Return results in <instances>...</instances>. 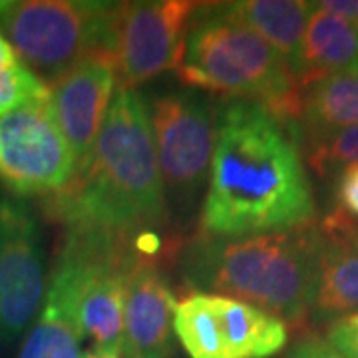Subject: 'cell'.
Masks as SVG:
<instances>
[{
  "label": "cell",
  "instance_id": "ac0fdd59",
  "mask_svg": "<svg viewBox=\"0 0 358 358\" xmlns=\"http://www.w3.org/2000/svg\"><path fill=\"white\" fill-rule=\"evenodd\" d=\"M308 166L319 176L338 171L346 166L358 164V128H346L319 136L296 138Z\"/></svg>",
  "mask_w": 358,
  "mask_h": 358
},
{
  "label": "cell",
  "instance_id": "7a4b0ae2",
  "mask_svg": "<svg viewBox=\"0 0 358 358\" xmlns=\"http://www.w3.org/2000/svg\"><path fill=\"white\" fill-rule=\"evenodd\" d=\"M46 213L64 231L100 233L136 243L169 221L154 134L143 98L117 88L88 164L70 185L46 197Z\"/></svg>",
  "mask_w": 358,
  "mask_h": 358
},
{
  "label": "cell",
  "instance_id": "9a60e30c",
  "mask_svg": "<svg viewBox=\"0 0 358 358\" xmlns=\"http://www.w3.org/2000/svg\"><path fill=\"white\" fill-rule=\"evenodd\" d=\"M221 13L255 32L293 68L305 36L313 2L303 0H241L219 2Z\"/></svg>",
  "mask_w": 358,
  "mask_h": 358
},
{
  "label": "cell",
  "instance_id": "5b68a950",
  "mask_svg": "<svg viewBox=\"0 0 358 358\" xmlns=\"http://www.w3.org/2000/svg\"><path fill=\"white\" fill-rule=\"evenodd\" d=\"M122 2L22 0L0 14V34L50 86L96 56H112Z\"/></svg>",
  "mask_w": 358,
  "mask_h": 358
},
{
  "label": "cell",
  "instance_id": "ba28073f",
  "mask_svg": "<svg viewBox=\"0 0 358 358\" xmlns=\"http://www.w3.org/2000/svg\"><path fill=\"white\" fill-rule=\"evenodd\" d=\"M76 157L60 131L50 98L0 117V183L16 197H50L70 185Z\"/></svg>",
  "mask_w": 358,
  "mask_h": 358
},
{
  "label": "cell",
  "instance_id": "52a82bcc",
  "mask_svg": "<svg viewBox=\"0 0 358 358\" xmlns=\"http://www.w3.org/2000/svg\"><path fill=\"white\" fill-rule=\"evenodd\" d=\"M173 333L189 358H268L287 346L281 319L225 294L189 293L173 310Z\"/></svg>",
  "mask_w": 358,
  "mask_h": 358
},
{
  "label": "cell",
  "instance_id": "cb8c5ba5",
  "mask_svg": "<svg viewBox=\"0 0 358 358\" xmlns=\"http://www.w3.org/2000/svg\"><path fill=\"white\" fill-rule=\"evenodd\" d=\"M16 64H20L18 54L14 52L10 42L0 34V70H8V68H13Z\"/></svg>",
  "mask_w": 358,
  "mask_h": 358
},
{
  "label": "cell",
  "instance_id": "7c38bea8",
  "mask_svg": "<svg viewBox=\"0 0 358 358\" xmlns=\"http://www.w3.org/2000/svg\"><path fill=\"white\" fill-rule=\"evenodd\" d=\"M319 233L308 320L327 324L358 313V221L334 209L319 223Z\"/></svg>",
  "mask_w": 358,
  "mask_h": 358
},
{
  "label": "cell",
  "instance_id": "2e32d148",
  "mask_svg": "<svg viewBox=\"0 0 358 358\" xmlns=\"http://www.w3.org/2000/svg\"><path fill=\"white\" fill-rule=\"evenodd\" d=\"M358 128V72L331 74L303 88V112L294 136Z\"/></svg>",
  "mask_w": 358,
  "mask_h": 358
},
{
  "label": "cell",
  "instance_id": "603a6c76",
  "mask_svg": "<svg viewBox=\"0 0 358 358\" xmlns=\"http://www.w3.org/2000/svg\"><path fill=\"white\" fill-rule=\"evenodd\" d=\"M319 6L358 28V0H324Z\"/></svg>",
  "mask_w": 358,
  "mask_h": 358
},
{
  "label": "cell",
  "instance_id": "5bb4252c",
  "mask_svg": "<svg viewBox=\"0 0 358 358\" xmlns=\"http://www.w3.org/2000/svg\"><path fill=\"white\" fill-rule=\"evenodd\" d=\"M358 64V28L313 2L305 36L293 64L301 88L320 78L355 70Z\"/></svg>",
  "mask_w": 358,
  "mask_h": 358
},
{
  "label": "cell",
  "instance_id": "8992f818",
  "mask_svg": "<svg viewBox=\"0 0 358 358\" xmlns=\"http://www.w3.org/2000/svg\"><path fill=\"white\" fill-rule=\"evenodd\" d=\"M148 114L166 199L187 211L209 179L217 108L195 92H166Z\"/></svg>",
  "mask_w": 358,
  "mask_h": 358
},
{
  "label": "cell",
  "instance_id": "277c9868",
  "mask_svg": "<svg viewBox=\"0 0 358 358\" xmlns=\"http://www.w3.org/2000/svg\"><path fill=\"white\" fill-rule=\"evenodd\" d=\"M176 72L185 86L259 103L296 131L303 88L293 68L261 36L221 13L219 2L195 13Z\"/></svg>",
  "mask_w": 358,
  "mask_h": 358
},
{
  "label": "cell",
  "instance_id": "6da1fadb",
  "mask_svg": "<svg viewBox=\"0 0 358 358\" xmlns=\"http://www.w3.org/2000/svg\"><path fill=\"white\" fill-rule=\"evenodd\" d=\"M317 207L294 129L263 106H217L201 235L251 237L313 225Z\"/></svg>",
  "mask_w": 358,
  "mask_h": 358
},
{
  "label": "cell",
  "instance_id": "ffe728a7",
  "mask_svg": "<svg viewBox=\"0 0 358 358\" xmlns=\"http://www.w3.org/2000/svg\"><path fill=\"white\" fill-rule=\"evenodd\" d=\"M322 341L338 357L358 358V313H348L327 322Z\"/></svg>",
  "mask_w": 358,
  "mask_h": 358
},
{
  "label": "cell",
  "instance_id": "9c48e42d",
  "mask_svg": "<svg viewBox=\"0 0 358 358\" xmlns=\"http://www.w3.org/2000/svg\"><path fill=\"white\" fill-rule=\"evenodd\" d=\"M199 2H122L115 20L114 60L120 88L136 90L167 70H178Z\"/></svg>",
  "mask_w": 358,
  "mask_h": 358
},
{
  "label": "cell",
  "instance_id": "d6986e66",
  "mask_svg": "<svg viewBox=\"0 0 358 358\" xmlns=\"http://www.w3.org/2000/svg\"><path fill=\"white\" fill-rule=\"evenodd\" d=\"M48 98L50 86L22 62L0 70V117Z\"/></svg>",
  "mask_w": 358,
  "mask_h": 358
},
{
  "label": "cell",
  "instance_id": "3957f363",
  "mask_svg": "<svg viewBox=\"0 0 358 358\" xmlns=\"http://www.w3.org/2000/svg\"><path fill=\"white\" fill-rule=\"evenodd\" d=\"M319 241L317 223L237 239L199 233L181 245V277L193 293L239 299L301 327L310 315Z\"/></svg>",
  "mask_w": 358,
  "mask_h": 358
},
{
  "label": "cell",
  "instance_id": "e0dca14e",
  "mask_svg": "<svg viewBox=\"0 0 358 358\" xmlns=\"http://www.w3.org/2000/svg\"><path fill=\"white\" fill-rule=\"evenodd\" d=\"M82 341L74 313L44 296L42 313L28 329L18 358H80Z\"/></svg>",
  "mask_w": 358,
  "mask_h": 358
},
{
  "label": "cell",
  "instance_id": "30bf717a",
  "mask_svg": "<svg viewBox=\"0 0 358 358\" xmlns=\"http://www.w3.org/2000/svg\"><path fill=\"white\" fill-rule=\"evenodd\" d=\"M46 294L40 225L18 197H0V345L30 329Z\"/></svg>",
  "mask_w": 358,
  "mask_h": 358
},
{
  "label": "cell",
  "instance_id": "7402d4cb",
  "mask_svg": "<svg viewBox=\"0 0 358 358\" xmlns=\"http://www.w3.org/2000/svg\"><path fill=\"white\" fill-rule=\"evenodd\" d=\"M285 358H343V357H338L333 348L322 341V336H319V334H315V333H307V334H303L301 338H296V343L289 348V352H287V357Z\"/></svg>",
  "mask_w": 358,
  "mask_h": 358
},
{
  "label": "cell",
  "instance_id": "484cf974",
  "mask_svg": "<svg viewBox=\"0 0 358 358\" xmlns=\"http://www.w3.org/2000/svg\"><path fill=\"white\" fill-rule=\"evenodd\" d=\"M355 70H357V72H358V64H357V68H355Z\"/></svg>",
  "mask_w": 358,
  "mask_h": 358
},
{
  "label": "cell",
  "instance_id": "44dd1931",
  "mask_svg": "<svg viewBox=\"0 0 358 358\" xmlns=\"http://www.w3.org/2000/svg\"><path fill=\"white\" fill-rule=\"evenodd\" d=\"M334 201H336V211L358 221V164L336 171Z\"/></svg>",
  "mask_w": 358,
  "mask_h": 358
},
{
  "label": "cell",
  "instance_id": "4fadbf2b",
  "mask_svg": "<svg viewBox=\"0 0 358 358\" xmlns=\"http://www.w3.org/2000/svg\"><path fill=\"white\" fill-rule=\"evenodd\" d=\"M176 305L159 263H140L129 273L124 308V350L129 357H171Z\"/></svg>",
  "mask_w": 358,
  "mask_h": 358
},
{
  "label": "cell",
  "instance_id": "d4e9b609",
  "mask_svg": "<svg viewBox=\"0 0 358 358\" xmlns=\"http://www.w3.org/2000/svg\"><path fill=\"white\" fill-rule=\"evenodd\" d=\"M80 358H100V357H98V352H96V350L92 348V350H86V352H82V355H80Z\"/></svg>",
  "mask_w": 358,
  "mask_h": 358
},
{
  "label": "cell",
  "instance_id": "8fae6325",
  "mask_svg": "<svg viewBox=\"0 0 358 358\" xmlns=\"http://www.w3.org/2000/svg\"><path fill=\"white\" fill-rule=\"evenodd\" d=\"M117 68L112 56H96L50 84L54 120L76 157V171L88 164L114 100Z\"/></svg>",
  "mask_w": 358,
  "mask_h": 358
}]
</instances>
